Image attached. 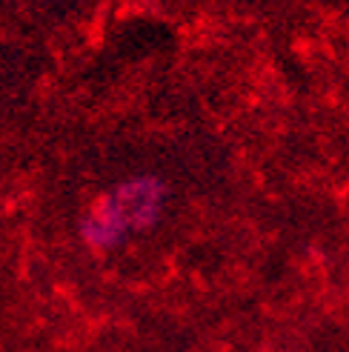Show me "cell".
I'll use <instances>...</instances> for the list:
<instances>
[{
    "instance_id": "cell-1",
    "label": "cell",
    "mask_w": 349,
    "mask_h": 352,
    "mask_svg": "<svg viewBox=\"0 0 349 352\" xmlns=\"http://www.w3.org/2000/svg\"><path fill=\"white\" fill-rule=\"evenodd\" d=\"M164 204V184L141 175L120 184L95 212L83 221V238L92 246H112L132 230H146L158 221Z\"/></svg>"
}]
</instances>
